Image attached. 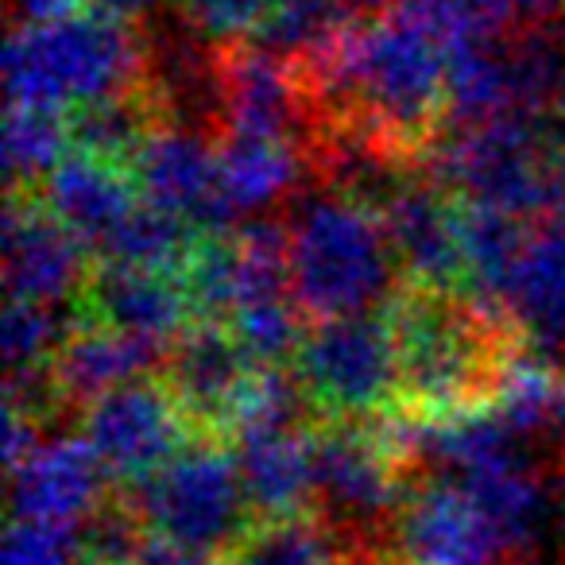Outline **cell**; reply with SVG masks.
<instances>
[{
    "label": "cell",
    "instance_id": "7a4b0ae2",
    "mask_svg": "<svg viewBox=\"0 0 565 565\" xmlns=\"http://www.w3.org/2000/svg\"><path fill=\"white\" fill-rule=\"evenodd\" d=\"M310 63L330 125H361L415 163L423 159L446 117V47L418 20L407 12L380 17Z\"/></svg>",
    "mask_w": 565,
    "mask_h": 565
},
{
    "label": "cell",
    "instance_id": "44dd1931",
    "mask_svg": "<svg viewBox=\"0 0 565 565\" xmlns=\"http://www.w3.org/2000/svg\"><path fill=\"white\" fill-rule=\"evenodd\" d=\"M484 515L492 534L500 539L508 557H526V550L542 539L550 523V488L531 461L508 465V469L484 472L457 484Z\"/></svg>",
    "mask_w": 565,
    "mask_h": 565
},
{
    "label": "cell",
    "instance_id": "e0dca14e",
    "mask_svg": "<svg viewBox=\"0 0 565 565\" xmlns=\"http://www.w3.org/2000/svg\"><path fill=\"white\" fill-rule=\"evenodd\" d=\"M167 349L171 345L128 338L120 330L78 318V326L66 333L63 349L51 361V376H55V387L66 407H89L94 399L117 392V387L159 376Z\"/></svg>",
    "mask_w": 565,
    "mask_h": 565
},
{
    "label": "cell",
    "instance_id": "f546056e",
    "mask_svg": "<svg viewBox=\"0 0 565 565\" xmlns=\"http://www.w3.org/2000/svg\"><path fill=\"white\" fill-rule=\"evenodd\" d=\"M399 12L418 20L446 51L461 43L495 40L511 20L503 0H403Z\"/></svg>",
    "mask_w": 565,
    "mask_h": 565
},
{
    "label": "cell",
    "instance_id": "603a6c76",
    "mask_svg": "<svg viewBox=\"0 0 565 565\" xmlns=\"http://www.w3.org/2000/svg\"><path fill=\"white\" fill-rule=\"evenodd\" d=\"M531 228L523 217L488 210V205H461V248H465V291L484 307L503 310L519 264H523Z\"/></svg>",
    "mask_w": 565,
    "mask_h": 565
},
{
    "label": "cell",
    "instance_id": "484cf974",
    "mask_svg": "<svg viewBox=\"0 0 565 565\" xmlns=\"http://www.w3.org/2000/svg\"><path fill=\"white\" fill-rule=\"evenodd\" d=\"M228 565H345V546L318 515L259 519L228 550Z\"/></svg>",
    "mask_w": 565,
    "mask_h": 565
},
{
    "label": "cell",
    "instance_id": "d6a6232c",
    "mask_svg": "<svg viewBox=\"0 0 565 565\" xmlns=\"http://www.w3.org/2000/svg\"><path fill=\"white\" fill-rule=\"evenodd\" d=\"M136 565H228V562L217 554H202V550H186V546H174V542L151 539Z\"/></svg>",
    "mask_w": 565,
    "mask_h": 565
},
{
    "label": "cell",
    "instance_id": "7402d4cb",
    "mask_svg": "<svg viewBox=\"0 0 565 565\" xmlns=\"http://www.w3.org/2000/svg\"><path fill=\"white\" fill-rule=\"evenodd\" d=\"M515 113L508 40H477L446 51V120L449 125H488Z\"/></svg>",
    "mask_w": 565,
    "mask_h": 565
},
{
    "label": "cell",
    "instance_id": "2e32d148",
    "mask_svg": "<svg viewBox=\"0 0 565 565\" xmlns=\"http://www.w3.org/2000/svg\"><path fill=\"white\" fill-rule=\"evenodd\" d=\"M503 315L526 353L565 376V217L539 221L531 228Z\"/></svg>",
    "mask_w": 565,
    "mask_h": 565
},
{
    "label": "cell",
    "instance_id": "d590c367",
    "mask_svg": "<svg viewBox=\"0 0 565 565\" xmlns=\"http://www.w3.org/2000/svg\"><path fill=\"white\" fill-rule=\"evenodd\" d=\"M511 17H526V20H550L557 12H565V0H503Z\"/></svg>",
    "mask_w": 565,
    "mask_h": 565
},
{
    "label": "cell",
    "instance_id": "4fadbf2b",
    "mask_svg": "<svg viewBox=\"0 0 565 565\" xmlns=\"http://www.w3.org/2000/svg\"><path fill=\"white\" fill-rule=\"evenodd\" d=\"M225 71V128L221 132L275 136L302 143L310 128V86L299 63L256 47H233Z\"/></svg>",
    "mask_w": 565,
    "mask_h": 565
},
{
    "label": "cell",
    "instance_id": "5bb4252c",
    "mask_svg": "<svg viewBox=\"0 0 565 565\" xmlns=\"http://www.w3.org/2000/svg\"><path fill=\"white\" fill-rule=\"evenodd\" d=\"M78 315L86 322L109 326V330L156 341V345H171L198 322L194 299H190L182 275L117 264L94 267L78 299Z\"/></svg>",
    "mask_w": 565,
    "mask_h": 565
},
{
    "label": "cell",
    "instance_id": "7c38bea8",
    "mask_svg": "<svg viewBox=\"0 0 565 565\" xmlns=\"http://www.w3.org/2000/svg\"><path fill=\"white\" fill-rule=\"evenodd\" d=\"M380 225L407 287L465 291L461 202L446 194L423 171L387 202Z\"/></svg>",
    "mask_w": 565,
    "mask_h": 565
},
{
    "label": "cell",
    "instance_id": "ba28073f",
    "mask_svg": "<svg viewBox=\"0 0 565 565\" xmlns=\"http://www.w3.org/2000/svg\"><path fill=\"white\" fill-rule=\"evenodd\" d=\"M259 372L264 369L252 361L225 322L198 318L182 338L171 341L159 376L171 387L194 438L228 441Z\"/></svg>",
    "mask_w": 565,
    "mask_h": 565
},
{
    "label": "cell",
    "instance_id": "5b68a950",
    "mask_svg": "<svg viewBox=\"0 0 565 565\" xmlns=\"http://www.w3.org/2000/svg\"><path fill=\"white\" fill-rule=\"evenodd\" d=\"M151 539L228 557V550L256 523L225 441L194 438L163 469L128 488Z\"/></svg>",
    "mask_w": 565,
    "mask_h": 565
},
{
    "label": "cell",
    "instance_id": "836d02e7",
    "mask_svg": "<svg viewBox=\"0 0 565 565\" xmlns=\"http://www.w3.org/2000/svg\"><path fill=\"white\" fill-rule=\"evenodd\" d=\"M78 0H12V12H17L24 24H55V20L74 17Z\"/></svg>",
    "mask_w": 565,
    "mask_h": 565
},
{
    "label": "cell",
    "instance_id": "4316f807",
    "mask_svg": "<svg viewBox=\"0 0 565 565\" xmlns=\"http://www.w3.org/2000/svg\"><path fill=\"white\" fill-rule=\"evenodd\" d=\"M74 151L71 120L47 109H17L9 105L4 120V167L12 194H32L55 174V167Z\"/></svg>",
    "mask_w": 565,
    "mask_h": 565
},
{
    "label": "cell",
    "instance_id": "d4e9b609",
    "mask_svg": "<svg viewBox=\"0 0 565 565\" xmlns=\"http://www.w3.org/2000/svg\"><path fill=\"white\" fill-rule=\"evenodd\" d=\"M71 140L74 151H86L105 163L132 167V159L140 156V148L148 143V136L156 132L163 120H159L151 97L143 94H120L109 102L86 105V109H74L71 117Z\"/></svg>",
    "mask_w": 565,
    "mask_h": 565
},
{
    "label": "cell",
    "instance_id": "ab89813d",
    "mask_svg": "<svg viewBox=\"0 0 565 565\" xmlns=\"http://www.w3.org/2000/svg\"><path fill=\"white\" fill-rule=\"evenodd\" d=\"M562 484H565V457H562Z\"/></svg>",
    "mask_w": 565,
    "mask_h": 565
},
{
    "label": "cell",
    "instance_id": "30bf717a",
    "mask_svg": "<svg viewBox=\"0 0 565 565\" xmlns=\"http://www.w3.org/2000/svg\"><path fill=\"white\" fill-rule=\"evenodd\" d=\"M503 546L472 500L449 480H411L392 523L395 565H500Z\"/></svg>",
    "mask_w": 565,
    "mask_h": 565
},
{
    "label": "cell",
    "instance_id": "52a82bcc",
    "mask_svg": "<svg viewBox=\"0 0 565 565\" xmlns=\"http://www.w3.org/2000/svg\"><path fill=\"white\" fill-rule=\"evenodd\" d=\"M82 441L94 449L105 477L132 488L190 446L194 430L163 376H151L82 407Z\"/></svg>",
    "mask_w": 565,
    "mask_h": 565
},
{
    "label": "cell",
    "instance_id": "3957f363",
    "mask_svg": "<svg viewBox=\"0 0 565 565\" xmlns=\"http://www.w3.org/2000/svg\"><path fill=\"white\" fill-rule=\"evenodd\" d=\"M282 228L291 295L307 322L384 315L407 287L380 217L338 190H299Z\"/></svg>",
    "mask_w": 565,
    "mask_h": 565
},
{
    "label": "cell",
    "instance_id": "83f0119b",
    "mask_svg": "<svg viewBox=\"0 0 565 565\" xmlns=\"http://www.w3.org/2000/svg\"><path fill=\"white\" fill-rule=\"evenodd\" d=\"M78 326V318L63 315L47 302H20L9 299L0 318V349H4V369L9 376L51 369L55 353L63 349L66 333Z\"/></svg>",
    "mask_w": 565,
    "mask_h": 565
},
{
    "label": "cell",
    "instance_id": "ffe728a7",
    "mask_svg": "<svg viewBox=\"0 0 565 565\" xmlns=\"http://www.w3.org/2000/svg\"><path fill=\"white\" fill-rule=\"evenodd\" d=\"M302 143L252 132H221L217 140V182L228 217H271L279 202L299 194Z\"/></svg>",
    "mask_w": 565,
    "mask_h": 565
},
{
    "label": "cell",
    "instance_id": "4dcf8cb0",
    "mask_svg": "<svg viewBox=\"0 0 565 565\" xmlns=\"http://www.w3.org/2000/svg\"><path fill=\"white\" fill-rule=\"evenodd\" d=\"M4 565H86L78 526L12 519L4 539Z\"/></svg>",
    "mask_w": 565,
    "mask_h": 565
},
{
    "label": "cell",
    "instance_id": "f35d334b",
    "mask_svg": "<svg viewBox=\"0 0 565 565\" xmlns=\"http://www.w3.org/2000/svg\"><path fill=\"white\" fill-rule=\"evenodd\" d=\"M500 565H539V562H531V557H503Z\"/></svg>",
    "mask_w": 565,
    "mask_h": 565
},
{
    "label": "cell",
    "instance_id": "8992f818",
    "mask_svg": "<svg viewBox=\"0 0 565 565\" xmlns=\"http://www.w3.org/2000/svg\"><path fill=\"white\" fill-rule=\"evenodd\" d=\"M291 369L318 423H376L399 407V364L387 310L310 322Z\"/></svg>",
    "mask_w": 565,
    "mask_h": 565
},
{
    "label": "cell",
    "instance_id": "e575fe53",
    "mask_svg": "<svg viewBox=\"0 0 565 565\" xmlns=\"http://www.w3.org/2000/svg\"><path fill=\"white\" fill-rule=\"evenodd\" d=\"M163 0H89V9L94 12H102V17H109V20H143V17H151V12L159 9Z\"/></svg>",
    "mask_w": 565,
    "mask_h": 565
},
{
    "label": "cell",
    "instance_id": "277c9868",
    "mask_svg": "<svg viewBox=\"0 0 565 565\" xmlns=\"http://www.w3.org/2000/svg\"><path fill=\"white\" fill-rule=\"evenodd\" d=\"M140 78L143 47L102 12L20 24L4 51V89L17 109L74 113L132 94Z\"/></svg>",
    "mask_w": 565,
    "mask_h": 565
},
{
    "label": "cell",
    "instance_id": "d6986e66",
    "mask_svg": "<svg viewBox=\"0 0 565 565\" xmlns=\"http://www.w3.org/2000/svg\"><path fill=\"white\" fill-rule=\"evenodd\" d=\"M252 519H291L315 508L310 430H244L228 438Z\"/></svg>",
    "mask_w": 565,
    "mask_h": 565
},
{
    "label": "cell",
    "instance_id": "9c48e42d",
    "mask_svg": "<svg viewBox=\"0 0 565 565\" xmlns=\"http://www.w3.org/2000/svg\"><path fill=\"white\" fill-rule=\"evenodd\" d=\"M94 252L32 194H12L4 213V287L20 302H78L94 275Z\"/></svg>",
    "mask_w": 565,
    "mask_h": 565
},
{
    "label": "cell",
    "instance_id": "8fae6325",
    "mask_svg": "<svg viewBox=\"0 0 565 565\" xmlns=\"http://www.w3.org/2000/svg\"><path fill=\"white\" fill-rule=\"evenodd\" d=\"M143 205L186 217L202 233H233L217 182V143L205 132L159 125L128 167Z\"/></svg>",
    "mask_w": 565,
    "mask_h": 565
},
{
    "label": "cell",
    "instance_id": "f1b7e54d",
    "mask_svg": "<svg viewBox=\"0 0 565 565\" xmlns=\"http://www.w3.org/2000/svg\"><path fill=\"white\" fill-rule=\"evenodd\" d=\"M82 562L86 565H136L143 546L151 542L140 511L128 495H105L78 523Z\"/></svg>",
    "mask_w": 565,
    "mask_h": 565
},
{
    "label": "cell",
    "instance_id": "ac0fdd59",
    "mask_svg": "<svg viewBox=\"0 0 565 565\" xmlns=\"http://www.w3.org/2000/svg\"><path fill=\"white\" fill-rule=\"evenodd\" d=\"M40 202L97 256L109 236L136 213L140 190L125 167L105 163L86 151H71L40 186Z\"/></svg>",
    "mask_w": 565,
    "mask_h": 565
},
{
    "label": "cell",
    "instance_id": "6da1fadb",
    "mask_svg": "<svg viewBox=\"0 0 565 565\" xmlns=\"http://www.w3.org/2000/svg\"><path fill=\"white\" fill-rule=\"evenodd\" d=\"M387 326L399 364V415L418 423L492 407L523 353L508 315L469 291L403 287L387 307Z\"/></svg>",
    "mask_w": 565,
    "mask_h": 565
},
{
    "label": "cell",
    "instance_id": "9a60e30c",
    "mask_svg": "<svg viewBox=\"0 0 565 565\" xmlns=\"http://www.w3.org/2000/svg\"><path fill=\"white\" fill-rule=\"evenodd\" d=\"M12 519L78 526L105 500V469L82 438H47L9 469Z\"/></svg>",
    "mask_w": 565,
    "mask_h": 565
},
{
    "label": "cell",
    "instance_id": "cb8c5ba5",
    "mask_svg": "<svg viewBox=\"0 0 565 565\" xmlns=\"http://www.w3.org/2000/svg\"><path fill=\"white\" fill-rule=\"evenodd\" d=\"M202 228L190 225L186 217H174L156 205H136V213L109 236L97 264H117V267H140V271H163L182 275L194 259L198 244H202Z\"/></svg>",
    "mask_w": 565,
    "mask_h": 565
},
{
    "label": "cell",
    "instance_id": "8d00e7d4",
    "mask_svg": "<svg viewBox=\"0 0 565 565\" xmlns=\"http://www.w3.org/2000/svg\"><path fill=\"white\" fill-rule=\"evenodd\" d=\"M341 4H345L349 17H372V20H380L387 9H392V4H403V0H341Z\"/></svg>",
    "mask_w": 565,
    "mask_h": 565
},
{
    "label": "cell",
    "instance_id": "74e56055",
    "mask_svg": "<svg viewBox=\"0 0 565 565\" xmlns=\"http://www.w3.org/2000/svg\"><path fill=\"white\" fill-rule=\"evenodd\" d=\"M557 438L565 441V376H562V392H557Z\"/></svg>",
    "mask_w": 565,
    "mask_h": 565
},
{
    "label": "cell",
    "instance_id": "1f68e13d",
    "mask_svg": "<svg viewBox=\"0 0 565 565\" xmlns=\"http://www.w3.org/2000/svg\"><path fill=\"white\" fill-rule=\"evenodd\" d=\"M190 28L205 40H256L271 17V0H182Z\"/></svg>",
    "mask_w": 565,
    "mask_h": 565
}]
</instances>
